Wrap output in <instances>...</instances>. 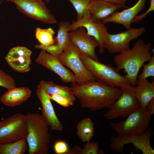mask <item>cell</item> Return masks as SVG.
Wrapping results in <instances>:
<instances>
[{
    "instance_id": "28",
    "label": "cell",
    "mask_w": 154,
    "mask_h": 154,
    "mask_svg": "<svg viewBox=\"0 0 154 154\" xmlns=\"http://www.w3.org/2000/svg\"><path fill=\"white\" fill-rule=\"evenodd\" d=\"M0 86L4 87L8 90L16 87L15 80L10 75L0 69Z\"/></svg>"
},
{
    "instance_id": "14",
    "label": "cell",
    "mask_w": 154,
    "mask_h": 154,
    "mask_svg": "<svg viewBox=\"0 0 154 154\" xmlns=\"http://www.w3.org/2000/svg\"><path fill=\"white\" fill-rule=\"evenodd\" d=\"M68 35L70 40L80 51L99 61L95 49L99 47V44L95 38L88 34L85 28L79 27L69 32Z\"/></svg>"
},
{
    "instance_id": "13",
    "label": "cell",
    "mask_w": 154,
    "mask_h": 154,
    "mask_svg": "<svg viewBox=\"0 0 154 154\" xmlns=\"http://www.w3.org/2000/svg\"><path fill=\"white\" fill-rule=\"evenodd\" d=\"M36 62L45 68L54 72L65 83H78L74 73L68 68L58 58L45 50L41 49Z\"/></svg>"
},
{
    "instance_id": "17",
    "label": "cell",
    "mask_w": 154,
    "mask_h": 154,
    "mask_svg": "<svg viewBox=\"0 0 154 154\" xmlns=\"http://www.w3.org/2000/svg\"><path fill=\"white\" fill-rule=\"evenodd\" d=\"M70 24L68 21H60L53 43L48 46L36 44L35 48L44 50L57 58L66 48L70 41L68 33Z\"/></svg>"
},
{
    "instance_id": "35",
    "label": "cell",
    "mask_w": 154,
    "mask_h": 154,
    "mask_svg": "<svg viewBox=\"0 0 154 154\" xmlns=\"http://www.w3.org/2000/svg\"><path fill=\"white\" fill-rule=\"evenodd\" d=\"M82 149L78 146H75L71 149H69L68 154H81Z\"/></svg>"
},
{
    "instance_id": "23",
    "label": "cell",
    "mask_w": 154,
    "mask_h": 154,
    "mask_svg": "<svg viewBox=\"0 0 154 154\" xmlns=\"http://www.w3.org/2000/svg\"><path fill=\"white\" fill-rule=\"evenodd\" d=\"M76 128L77 135L82 142H90L94 136V124L89 117L81 120L77 124Z\"/></svg>"
},
{
    "instance_id": "20",
    "label": "cell",
    "mask_w": 154,
    "mask_h": 154,
    "mask_svg": "<svg viewBox=\"0 0 154 154\" xmlns=\"http://www.w3.org/2000/svg\"><path fill=\"white\" fill-rule=\"evenodd\" d=\"M31 94V90L27 87H15L3 94L0 100L5 106L13 107L25 102L30 97Z\"/></svg>"
},
{
    "instance_id": "12",
    "label": "cell",
    "mask_w": 154,
    "mask_h": 154,
    "mask_svg": "<svg viewBox=\"0 0 154 154\" xmlns=\"http://www.w3.org/2000/svg\"><path fill=\"white\" fill-rule=\"evenodd\" d=\"M81 27L86 29L88 34L96 40L99 44V52L101 53H104L105 51L103 46L104 41L108 32V28L105 24L101 22L94 21L88 11L81 20L72 22L69 28V31Z\"/></svg>"
},
{
    "instance_id": "32",
    "label": "cell",
    "mask_w": 154,
    "mask_h": 154,
    "mask_svg": "<svg viewBox=\"0 0 154 154\" xmlns=\"http://www.w3.org/2000/svg\"><path fill=\"white\" fill-rule=\"evenodd\" d=\"M154 10V0H150L149 8L144 13L136 15L133 20L132 23H137L140 22L146 17L147 14Z\"/></svg>"
},
{
    "instance_id": "36",
    "label": "cell",
    "mask_w": 154,
    "mask_h": 154,
    "mask_svg": "<svg viewBox=\"0 0 154 154\" xmlns=\"http://www.w3.org/2000/svg\"><path fill=\"white\" fill-rule=\"evenodd\" d=\"M44 0L45 1V2L47 3H50V0Z\"/></svg>"
},
{
    "instance_id": "3",
    "label": "cell",
    "mask_w": 154,
    "mask_h": 154,
    "mask_svg": "<svg viewBox=\"0 0 154 154\" xmlns=\"http://www.w3.org/2000/svg\"><path fill=\"white\" fill-rule=\"evenodd\" d=\"M26 116L27 135L26 139L29 154H48L51 137L49 126L38 113H29Z\"/></svg>"
},
{
    "instance_id": "37",
    "label": "cell",
    "mask_w": 154,
    "mask_h": 154,
    "mask_svg": "<svg viewBox=\"0 0 154 154\" xmlns=\"http://www.w3.org/2000/svg\"><path fill=\"white\" fill-rule=\"evenodd\" d=\"M1 1H10L11 2V1L12 0H1Z\"/></svg>"
},
{
    "instance_id": "34",
    "label": "cell",
    "mask_w": 154,
    "mask_h": 154,
    "mask_svg": "<svg viewBox=\"0 0 154 154\" xmlns=\"http://www.w3.org/2000/svg\"><path fill=\"white\" fill-rule=\"evenodd\" d=\"M146 109L151 116L154 114V98L152 99L147 105Z\"/></svg>"
},
{
    "instance_id": "21",
    "label": "cell",
    "mask_w": 154,
    "mask_h": 154,
    "mask_svg": "<svg viewBox=\"0 0 154 154\" xmlns=\"http://www.w3.org/2000/svg\"><path fill=\"white\" fill-rule=\"evenodd\" d=\"M135 95L140 107L145 108L149 102L154 98V82L147 79L137 81L135 86Z\"/></svg>"
},
{
    "instance_id": "22",
    "label": "cell",
    "mask_w": 154,
    "mask_h": 154,
    "mask_svg": "<svg viewBox=\"0 0 154 154\" xmlns=\"http://www.w3.org/2000/svg\"><path fill=\"white\" fill-rule=\"evenodd\" d=\"M48 95L58 94L64 96L74 102L76 98L73 94L71 87L60 86L52 82L41 81L39 84Z\"/></svg>"
},
{
    "instance_id": "8",
    "label": "cell",
    "mask_w": 154,
    "mask_h": 154,
    "mask_svg": "<svg viewBox=\"0 0 154 154\" xmlns=\"http://www.w3.org/2000/svg\"><path fill=\"white\" fill-rule=\"evenodd\" d=\"M57 58L64 66L72 70L78 83L95 80L93 74L86 68L81 60L79 50L70 40L66 48Z\"/></svg>"
},
{
    "instance_id": "29",
    "label": "cell",
    "mask_w": 154,
    "mask_h": 154,
    "mask_svg": "<svg viewBox=\"0 0 154 154\" xmlns=\"http://www.w3.org/2000/svg\"><path fill=\"white\" fill-rule=\"evenodd\" d=\"M103 149H99L98 143L95 141L92 142H86L82 148L81 154H103Z\"/></svg>"
},
{
    "instance_id": "7",
    "label": "cell",
    "mask_w": 154,
    "mask_h": 154,
    "mask_svg": "<svg viewBox=\"0 0 154 154\" xmlns=\"http://www.w3.org/2000/svg\"><path fill=\"white\" fill-rule=\"evenodd\" d=\"M27 135L26 115L16 114L0 122V144L26 138Z\"/></svg>"
},
{
    "instance_id": "4",
    "label": "cell",
    "mask_w": 154,
    "mask_h": 154,
    "mask_svg": "<svg viewBox=\"0 0 154 154\" xmlns=\"http://www.w3.org/2000/svg\"><path fill=\"white\" fill-rule=\"evenodd\" d=\"M79 52L80 59L85 66L93 74L97 80L120 89H128L132 87L128 80L121 74L119 71L111 64L101 63L79 50Z\"/></svg>"
},
{
    "instance_id": "16",
    "label": "cell",
    "mask_w": 154,
    "mask_h": 154,
    "mask_svg": "<svg viewBox=\"0 0 154 154\" xmlns=\"http://www.w3.org/2000/svg\"><path fill=\"white\" fill-rule=\"evenodd\" d=\"M36 94L42 106L41 115L48 125L50 129L62 131L63 126L55 113L51 100L39 84L37 87Z\"/></svg>"
},
{
    "instance_id": "9",
    "label": "cell",
    "mask_w": 154,
    "mask_h": 154,
    "mask_svg": "<svg viewBox=\"0 0 154 154\" xmlns=\"http://www.w3.org/2000/svg\"><path fill=\"white\" fill-rule=\"evenodd\" d=\"M120 89V96L104 114L108 120H115L120 117H125L140 106L135 96L134 86H132L128 89Z\"/></svg>"
},
{
    "instance_id": "5",
    "label": "cell",
    "mask_w": 154,
    "mask_h": 154,
    "mask_svg": "<svg viewBox=\"0 0 154 154\" xmlns=\"http://www.w3.org/2000/svg\"><path fill=\"white\" fill-rule=\"evenodd\" d=\"M151 116L146 108L139 106L125 120L112 123L110 125L118 134H139L148 129Z\"/></svg>"
},
{
    "instance_id": "11",
    "label": "cell",
    "mask_w": 154,
    "mask_h": 154,
    "mask_svg": "<svg viewBox=\"0 0 154 154\" xmlns=\"http://www.w3.org/2000/svg\"><path fill=\"white\" fill-rule=\"evenodd\" d=\"M19 10L33 19L44 23L54 24L56 19L42 0H12Z\"/></svg>"
},
{
    "instance_id": "19",
    "label": "cell",
    "mask_w": 154,
    "mask_h": 154,
    "mask_svg": "<svg viewBox=\"0 0 154 154\" xmlns=\"http://www.w3.org/2000/svg\"><path fill=\"white\" fill-rule=\"evenodd\" d=\"M123 8L125 7L103 0H92L88 11L94 21L102 22L117 10Z\"/></svg>"
},
{
    "instance_id": "15",
    "label": "cell",
    "mask_w": 154,
    "mask_h": 154,
    "mask_svg": "<svg viewBox=\"0 0 154 154\" xmlns=\"http://www.w3.org/2000/svg\"><path fill=\"white\" fill-rule=\"evenodd\" d=\"M32 53L31 50L25 47L17 46L10 49L5 58L13 70L19 72H26L30 69Z\"/></svg>"
},
{
    "instance_id": "6",
    "label": "cell",
    "mask_w": 154,
    "mask_h": 154,
    "mask_svg": "<svg viewBox=\"0 0 154 154\" xmlns=\"http://www.w3.org/2000/svg\"><path fill=\"white\" fill-rule=\"evenodd\" d=\"M153 133V130L149 128L139 134H118L111 138L110 148L124 154V145L131 143L135 148L141 151L143 154H153L154 150L150 143L151 137Z\"/></svg>"
},
{
    "instance_id": "30",
    "label": "cell",
    "mask_w": 154,
    "mask_h": 154,
    "mask_svg": "<svg viewBox=\"0 0 154 154\" xmlns=\"http://www.w3.org/2000/svg\"><path fill=\"white\" fill-rule=\"evenodd\" d=\"M48 96L50 99L65 108L72 106L74 102L67 98L58 94H52Z\"/></svg>"
},
{
    "instance_id": "25",
    "label": "cell",
    "mask_w": 154,
    "mask_h": 154,
    "mask_svg": "<svg viewBox=\"0 0 154 154\" xmlns=\"http://www.w3.org/2000/svg\"><path fill=\"white\" fill-rule=\"evenodd\" d=\"M55 32L51 28L42 29L37 28L35 31L36 38L40 44L48 46L52 44L54 42V35Z\"/></svg>"
},
{
    "instance_id": "1",
    "label": "cell",
    "mask_w": 154,
    "mask_h": 154,
    "mask_svg": "<svg viewBox=\"0 0 154 154\" xmlns=\"http://www.w3.org/2000/svg\"><path fill=\"white\" fill-rule=\"evenodd\" d=\"M72 92L78 99L82 108L96 112L109 108L120 96L121 91L103 82L88 81L72 84Z\"/></svg>"
},
{
    "instance_id": "38",
    "label": "cell",
    "mask_w": 154,
    "mask_h": 154,
    "mask_svg": "<svg viewBox=\"0 0 154 154\" xmlns=\"http://www.w3.org/2000/svg\"><path fill=\"white\" fill-rule=\"evenodd\" d=\"M1 3H2V1L1 0H0V5L1 4Z\"/></svg>"
},
{
    "instance_id": "18",
    "label": "cell",
    "mask_w": 154,
    "mask_h": 154,
    "mask_svg": "<svg viewBox=\"0 0 154 154\" xmlns=\"http://www.w3.org/2000/svg\"><path fill=\"white\" fill-rule=\"evenodd\" d=\"M146 0H138L133 6L121 12H115L102 21L105 24L113 23L121 25L127 29L131 27V24L134 17L144 8Z\"/></svg>"
},
{
    "instance_id": "26",
    "label": "cell",
    "mask_w": 154,
    "mask_h": 154,
    "mask_svg": "<svg viewBox=\"0 0 154 154\" xmlns=\"http://www.w3.org/2000/svg\"><path fill=\"white\" fill-rule=\"evenodd\" d=\"M73 5L77 13L76 21L81 20L88 11L92 0H68Z\"/></svg>"
},
{
    "instance_id": "31",
    "label": "cell",
    "mask_w": 154,
    "mask_h": 154,
    "mask_svg": "<svg viewBox=\"0 0 154 154\" xmlns=\"http://www.w3.org/2000/svg\"><path fill=\"white\" fill-rule=\"evenodd\" d=\"M54 153L56 154H68L69 151L68 146L64 141H56L53 145Z\"/></svg>"
},
{
    "instance_id": "2",
    "label": "cell",
    "mask_w": 154,
    "mask_h": 154,
    "mask_svg": "<svg viewBox=\"0 0 154 154\" xmlns=\"http://www.w3.org/2000/svg\"><path fill=\"white\" fill-rule=\"evenodd\" d=\"M151 42L145 43L142 39L136 41L131 48L118 53L113 58L114 62L119 71L123 69L125 77L133 86L137 83L139 71L145 63L151 59Z\"/></svg>"
},
{
    "instance_id": "10",
    "label": "cell",
    "mask_w": 154,
    "mask_h": 154,
    "mask_svg": "<svg viewBox=\"0 0 154 154\" xmlns=\"http://www.w3.org/2000/svg\"><path fill=\"white\" fill-rule=\"evenodd\" d=\"M146 32L144 27L132 28L116 34L108 33L104 42V47L112 54L118 53L129 49V44L134 39Z\"/></svg>"
},
{
    "instance_id": "24",
    "label": "cell",
    "mask_w": 154,
    "mask_h": 154,
    "mask_svg": "<svg viewBox=\"0 0 154 154\" xmlns=\"http://www.w3.org/2000/svg\"><path fill=\"white\" fill-rule=\"evenodd\" d=\"M28 149V145L26 138L0 144V154H24Z\"/></svg>"
},
{
    "instance_id": "27",
    "label": "cell",
    "mask_w": 154,
    "mask_h": 154,
    "mask_svg": "<svg viewBox=\"0 0 154 154\" xmlns=\"http://www.w3.org/2000/svg\"><path fill=\"white\" fill-rule=\"evenodd\" d=\"M153 55L147 64H144L142 67L143 70L142 73L138 75L137 81L141 80L147 79L149 77L154 76V50L152 49Z\"/></svg>"
},
{
    "instance_id": "33",
    "label": "cell",
    "mask_w": 154,
    "mask_h": 154,
    "mask_svg": "<svg viewBox=\"0 0 154 154\" xmlns=\"http://www.w3.org/2000/svg\"><path fill=\"white\" fill-rule=\"evenodd\" d=\"M110 3L127 8L125 5L129 0H103Z\"/></svg>"
}]
</instances>
